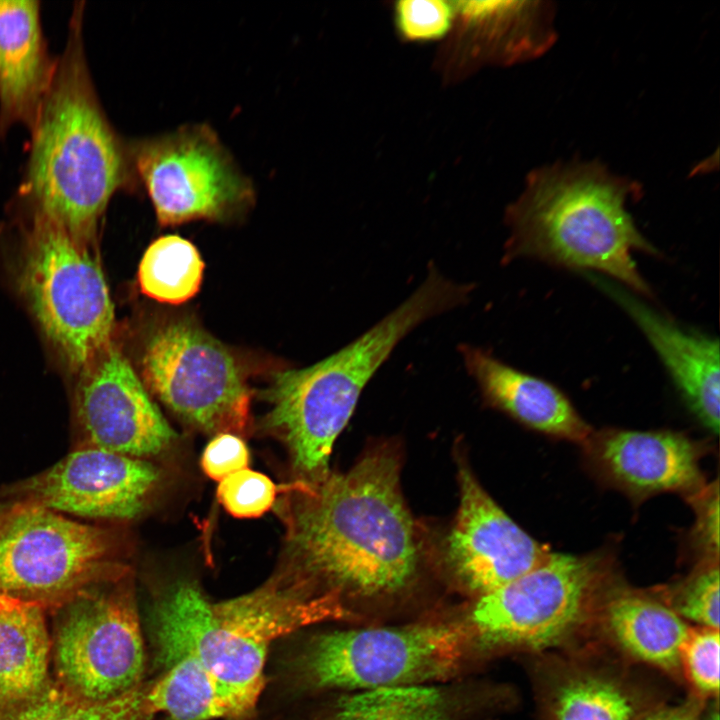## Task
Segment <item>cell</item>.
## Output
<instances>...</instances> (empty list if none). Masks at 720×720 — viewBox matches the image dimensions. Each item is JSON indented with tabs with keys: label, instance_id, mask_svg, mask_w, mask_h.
<instances>
[{
	"label": "cell",
	"instance_id": "obj_2",
	"mask_svg": "<svg viewBox=\"0 0 720 720\" xmlns=\"http://www.w3.org/2000/svg\"><path fill=\"white\" fill-rule=\"evenodd\" d=\"M84 4L73 6L65 47L30 130L19 194L33 210L88 242L113 195L139 183L129 142L110 123L91 77Z\"/></svg>",
	"mask_w": 720,
	"mask_h": 720
},
{
	"label": "cell",
	"instance_id": "obj_26",
	"mask_svg": "<svg viewBox=\"0 0 720 720\" xmlns=\"http://www.w3.org/2000/svg\"><path fill=\"white\" fill-rule=\"evenodd\" d=\"M148 685L102 701L76 696L59 684L45 690L17 716L18 720H153Z\"/></svg>",
	"mask_w": 720,
	"mask_h": 720
},
{
	"label": "cell",
	"instance_id": "obj_29",
	"mask_svg": "<svg viewBox=\"0 0 720 720\" xmlns=\"http://www.w3.org/2000/svg\"><path fill=\"white\" fill-rule=\"evenodd\" d=\"M719 629L691 628L681 649L690 680L704 694L718 696L719 692Z\"/></svg>",
	"mask_w": 720,
	"mask_h": 720
},
{
	"label": "cell",
	"instance_id": "obj_5",
	"mask_svg": "<svg viewBox=\"0 0 720 720\" xmlns=\"http://www.w3.org/2000/svg\"><path fill=\"white\" fill-rule=\"evenodd\" d=\"M19 283L41 331L72 371L82 372L112 345L113 304L88 242L35 210Z\"/></svg>",
	"mask_w": 720,
	"mask_h": 720
},
{
	"label": "cell",
	"instance_id": "obj_25",
	"mask_svg": "<svg viewBox=\"0 0 720 720\" xmlns=\"http://www.w3.org/2000/svg\"><path fill=\"white\" fill-rule=\"evenodd\" d=\"M203 272V259L193 243L179 235H164L144 252L138 283L146 296L178 305L198 293Z\"/></svg>",
	"mask_w": 720,
	"mask_h": 720
},
{
	"label": "cell",
	"instance_id": "obj_10",
	"mask_svg": "<svg viewBox=\"0 0 720 720\" xmlns=\"http://www.w3.org/2000/svg\"><path fill=\"white\" fill-rule=\"evenodd\" d=\"M143 381L182 421L209 433H240L251 392L233 354L191 320L161 324L148 336Z\"/></svg>",
	"mask_w": 720,
	"mask_h": 720
},
{
	"label": "cell",
	"instance_id": "obj_17",
	"mask_svg": "<svg viewBox=\"0 0 720 720\" xmlns=\"http://www.w3.org/2000/svg\"><path fill=\"white\" fill-rule=\"evenodd\" d=\"M211 610L233 634L267 649L302 627L348 615L338 596L318 592L284 569L249 593L211 602Z\"/></svg>",
	"mask_w": 720,
	"mask_h": 720
},
{
	"label": "cell",
	"instance_id": "obj_36",
	"mask_svg": "<svg viewBox=\"0 0 720 720\" xmlns=\"http://www.w3.org/2000/svg\"><path fill=\"white\" fill-rule=\"evenodd\" d=\"M707 720H719V713L718 710H714L710 713Z\"/></svg>",
	"mask_w": 720,
	"mask_h": 720
},
{
	"label": "cell",
	"instance_id": "obj_19",
	"mask_svg": "<svg viewBox=\"0 0 720 720\" xmlns=\"http://www.w3.org/2000/svg\"><path fill=\"white\" fill-rule=\"evenodd\" d=\"M458 351L490 405L543 433L576 442L589 438L591 428L551 383L504 363L481 347L461 344Z\"/></svg>",
	"mask_w": 720,
	"mask_h": 720
},
{
	"label": "cell",
	"instance_id": "obj_3",
	"mask_svg": "<svg viewBox=\"0 0 720 720\" xmlns=\"http://www.w3.org/2000/svg\"><path fill=\"white\" fill-rule=\"evenodd\" d=\"M472 291L471 283L448 279L431 263L417 289L355 340L311 366L273 375L265 423L286 444L300 482L315 483L330 472L335 440L399 342L426 320L467 303Z\"/></svg>",
	"mask_w": 720,
	"mask_h": 720
},
{
	"label": "cell",
	"instance_id": "obj_28",
	"mask_svg": "<svg viewBox=\"0 0 720 720\" xmlns=\"http://www.w3.org/2000/svg\"><path fill=\"white\" fill-rule=\"evenodd\" d=\"M279 488L265 474L245 468L219 482L217 498L227 513L236 518H257L275 503Z\"/></svg>",
	"mask_w": 720,
	"mask_h": 720
},
{
	"label": "cell",
	"instance_id": "obj_16",
	"mask_svg": "<svg viewBox=\"0 0 720 720\" xmlns=\"http://www.w3.org/2000/svg\"><path fill=\"white\" fill-rule=\"evenodd\" d=\"M52 57L37 0H0V139L14 125L31 130L52 82Z\"/></svg>",
	"mask_w": 720,
	"mask_h": 720
},
{
	"label": "cell",
	"instance_id": "obj_1",
	"mask_svg": "<svg viewBox=\"0 0 720 720\" xmlns=\"http://www.w3.org/2000/svg\"><path fill=\"white\" fill-rule=\"evenodd\" d=\"M292 488L278 507L287 529L285 570L341 600L393 598L415 586L422 542L395 449L377 446L346 472Z\"/></svg>",
	"mask_w": 720,
	"mask_h": 720
},
{
	"label": "cell",
	"instance_id": "obj_22",
	"mask_svg": "<svg viewBox=\"0 0 720 720\" xmlns=\"http://www.w3.org/2000/svg\"><path fill=\"white\" fill-rule=\"evenodd\" d=\"M605 616L615 640L629 654L668 671L679 668L691 627L673 609L628 594L610 601Z\"/></svg>",
	"mask_w": 720,
	"mask_h": 720
},
{
	"label": "cell",
	"instance_id": "obj_14",
	"mask_svg": "<svg viewBox=\"0 0 720 720\" xmlns=\"http://www.w3.org/2000/svg\"><path fill=\"white\" fill-rule=\"evenodd\" d=\"M74 412L82 447L134 458L163 451L175 433L126 357L111 345L80 372Z\"/></svg>",
	"mask_w": 720,
	"mask_h": 720
},
{
	"label": "cell",
	"instance_id": "obj_21",
	"mask_svg": "<svg viewBox=\"0 0 720 720\" xmlns=\"http://www.w3.org/2000/svg\"><path fill=\"white\" fill-rule=\"evenodd\" d=\"M46 607L0 592V703H30L46 688Z\"/></svg>",
	"mask_w": 720,
	"mask_h": 720
},
{
	"label": "cell",
	"instance_id": "obj_6",
	"mask_svg": "<svg viewBox=\"0 0 720 720\" xmlns=\"http://www.w3.org/2000/svg\"><path fill=\"white\" fill-rule=\"evenodd\" d=\"M473 638L469 626L443 622L335 630L307 641L294 673L311 690L423 685L456 674Z\"/></svg>",
	"mask_w": 720,
	"mask_h": 720
},
{
	"label": "cell",
	"instance_id": "obj_27",
	"mask_svg": "<svg viewBox=\"0 0 720 720\" xmlns=\"http://www.w3.org/2000/svg\"><path fill=\"white\" fill-rule=\"evenodd\" d=\"M552 713L554 720H631L634 703L616 682L580 674L557 686Z\"/></svg>",
	"mask_w": 720,
	"mask_h": 720
},
{
	"label": "cell",
	"instance_id": "obj_9",
	"mask_svg": "<svg viewBox=\"0 0 720 720\" xmlns=\"http://www.w3.org/2000/svg\"><path fill=\"white\" fill-rule=\"evenodd\" d=\"M58 608L54 659L61 687L102 701L141 684L144 645L129 572L85 589Z\"/></svg>",
	"mask_w": 720,
	"mask_h": 720
},
{
	"label": "cell",
	"instance_id": "obj_15",
	"mask_svg": "<svg viewBox=\"0 0 720 720\" xmlns=\"http://www.w3.org/2000/svg\"><path fill=\"white\" fill-rule=\"evenodd\" d=\"M158 481L150 463L106 450L80 447L27 480L25 500L83 518L129 520L144 508Z\"/></svg>",
	"mask_w": 720,
	"mask_h": 720
},
{
	"label": "cell",
	"instance_id": "obj_35",
	"mask_svg": "<svg viewBox=\"0 0 720 720\" xmlns=\"http://www.w3.org/2000/svg\"><path fill=\"white\" fill-rule=\"evenodd\" d=\"M13 505L14 504L0 503V529H1L2 525L4 524L5 520L7 519Z\"/></svg>",
	"mask_w": 720,
	"mask_h": 720
},
{
	"label": "cell",
	"instance_id": "obj_37",
	"mask_svg": "<svg viewBox=\"0 0 720 720\" xmlns=\"http://www.w3.org/2000/svg\"><path fill=\"white\" fill-rule=\"evenodd\" d=\"M15 720H18V718H16Z\"/></svg>",
	"mask_w": 720,
	"mask_h": 720
},
{
	"label": "cell",
	"instance_id": "obj_12",
	"mask_svg": "<svg viewBox=\"0 0 720 720\" xmlns=\"http://www.w3.org/2000/svg\"><path fill=\"white\" fill-rule=\"evenodd\" d=\"M153 624L162 664L181 656L196 659L220 686L237 720L255 712L268 649L220 625L196 583L182 580L170 586L155 604Z\"/></svg>",
	"mask_w": 720,
	"mask_h": 720
},
{
	"label": "cell",
	"instance_id": "obj_20",
	"mask_svg": "<svg viewBox=\"0 0 720 720\" xmlns=\"http://www.w3.org/2000/svg\"><path fill=\"white\" fill-rule=\"evenodd\" d=\"M598 455L617 482L637 493L688 491L701 483L697 448L678 433L609 432Z\"/></svg>",
	"mask_w": 720,
	"mask_h": 720
},
{
	"label": "cell",
	"instance_id": "obj_7",
	"mask_svg": "<svg viewBox=\"0 0 720 720\" xmlns=\"http://www.w3.org/2000/svg\"><path fill=\"white\" fill-rule=\"evenodd\" d=\"M128 572L108 530L40 505L14 503L0 529V592L46 608Z\"/></svg>",
	"mask_w": 720,
	"mask_h": 720
},
{
	"label": "cell",
	"instance_id": "obj_8",
	"mask_svg": "<svg viewBox=\"0 0 720 720\" xmlns=\"http://www.w3.org/2000/svg\"><path fill=\"white\" fill-rule=\"evenodd\" d=\"M129 149L138 183L162 226L228 220L255 199L252 181L206 124L133 140Z\"/></svg>",
	"mask_w": 720,
	"mask_h": 720
},
{
	"label": "cell",
	"instance_id": "obj_23",
	"mask_svg": "<svg viewBox=\"0 0 720 720\" xmlns=\"http://www.w3.org/2000/svg\"><path fill=\"white\" fill-rule=\"evenodd\" d=\"M164 673L147 688L154 714L171 720H237L235 710L213 677L189 656L163 663Z\"/></svg>",
	"mask_w": 720,
	"mask_h": 720
},
{
	"label": "cell",
	"instance_id": "obj_31",
	"mask_svg": "<svg viewBox=\"0 0 720 720\" xmlns=\"http://www.w3.org/2000/svg\"><path fill=\"white\" fill-rule=\"evenodd\" d=\"M396 22L409 40H433L449 29L453 7L441 0H403L396 4Z\"/></svg>",
	"mask_w": 720,
	"mask_h": 720
},
{
	"label": "cell",
	"instance_id": "obj_33",
	"mask_svg": "<svg viewBox=\"0 0 720 720\" xmlns=\"http://www.w3.org/2000/svg\"><path fill=\"white\" fill-rule=\"evenodd\" d=\"M697 534L705 549L718 556L719 552V493L718 486L710 490L701 503Z\"/></svg>",
	"mask_w": 720,
	"mask_h": 720
},
{
	"label": "cell",
	"instance_id": "obj_24",
	"mask_svg": "<svg viewBox=\"0 0 720 720\" xmlns=\"http://www.w3.org/2000/svg\"><path fill=\"white\" fill-rule=\"evenodd\" d=\"M330 720H456V709L442 689L395 686L340 698Z\"/></svg>",
	"mask_w": 720,
	"mask_h": 720
},
{
	"label": "cell",
	"instance_id": "obj_18",
	"mask_svg": "<svg viewBox=\"0 0 720 720\" xmlns=\"http://www.w3.org/2000/svg\"><path fill=\"white\" fill-rule=\"evenodd\" d=\"M606 290L641 328L689 407L712 432L720 424V365L716 339L688 332L629 293Z\"/></svg>",
	"mask_w": 720,
	"mask_h": 720
},
{
	"label": "cell",
	"instance_id": "obj_11",
	"mask_svg": "<svg viewBox=\"0 0 720 720\" xmlns=\"http://www.w3.org/2000/svg\"><path fill=\"white\" fill-rule=\"evenodd\" d=\"M597 578L593 560L550 552L532 570L478 596L469 627L485 646L556 645L584 618Z\"/></svg>",
	"mask_w": 720,
	"mask_h": 720
},
{
	"label": "cell",
	"instance_id": "obj_4",
	"mask_svg": "<svg viewBox=\"0 0 720 720\" xmlns=\"http://www.w3.org/2000/svg\"><path fill=\"white\" fill-rule=\"evenodd\" d=\"M634 187L599 163L536 170L508 214L511 235L503 261L527 257L559 267L592 269L650 296L632 252L656 255L657 250L626 209Z\"/></svg>",
	"mask_w": 720,
	"mask_h": 720
},
{
	"label": "cell",
	"instance_id": "obj_32",
	"mask_svg": "<svg viewBox=\"0 0 720 720\" xmlns=\"http://www.w3.org/2000/svg\"><path fill=\"white\" fill-rule=\"evenodd\" d=\"M249 459L243 439L234 433H218L206 445L201 467L207 477L220 482L230 474L248 468Z\"/></svg>",
	"mask_w": 720,
	"mask_h": 720
},
{
	"label": "cell",
	"instance_id": "obj_34",
	"mask_svg": "<svg viewBox=\"0 0 720 720\" xmlns=\"http://www.w3.org/2000/svg\"><path fill=\"white\" fill-rule=\"evenodd\" d=\"M639 720H694L690 711L683 708L660 710Z\"/></svg>",
	"mask_w": 720,
	"mask_h": 720
},
{
	"label": "cell",
	"instance_id": "obj_13",
	"mask_svg": "<svg viewBox=\"0 0 720 720\" xmlns=\"http://www.w3.org/2000/svg\"><path fill=\"white\" fill-rule=\"evenodd\" d=\"M460 502L443 544V563L464 589L481 596L542 563L545 546L519 527L459 462Z\"/></svg>",
	"mask_w": 720,
	"mask_h": 720
},
{
	"label": "cell",
	"instance_id": "obj_30",
	"mask_svg": "<svg viewBox=\"0 0 720 720\" xmlns=\"http://www.w3.org/2000/svg\"><path fill=\"white\" fill-rule=\"evenodd\" d=\"M674 611L700 627L719 629V567L711 564L682 588Z\"/></svg>",
	"mask_w": 720,
	"mask_h": 720
}]
</instances>
